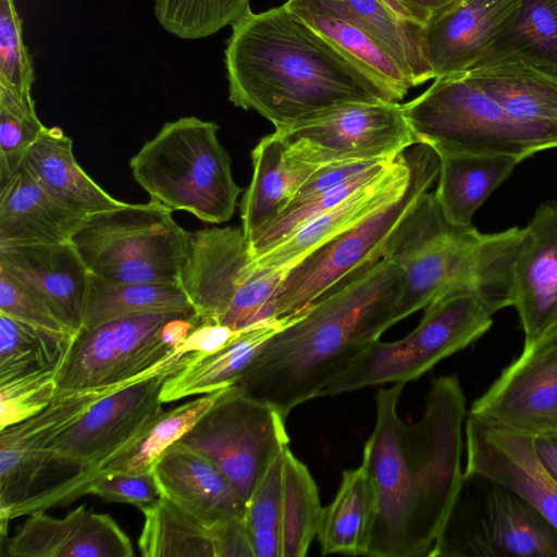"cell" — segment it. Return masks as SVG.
<instances>
[{"mask_svg": "<svg viewBox=\"0 0 557 557\" xmlns=\"http://www.w3.org/2000/svg\"><path fill=\"white\" fill-rule=\"evenodd\" d=\"M404 383L380 388L362 466L375 492L367 556L431 557L459 493L466 396L456 374L435 379L422 414L405 422Z\"/></svg>", "mask_w": 557, "mask_h": 557, "instance_id": "1", "label": "cell"}, {"mask_svg": "<svg viewBox=\"0 0 557 557\" xmlns=\"http://www.w3.org/2000/svg\"><path fill=\"white\" fill-rule=\"evenodd\" d=\"M224 55L228 100L275 128L348 104L399 102L285 3L233 24Z\"/></svg>", "mask_w": 557, "mask_h": 557, "instance_id": "2", "label": "cell"}, {"mask_svg": "<svg viewBox=\"0 0 557 557\" xmlns=\"http://www.w3.org/2000/svg\"><path fill=\"white\" fill-rule=\"evenodd\" d=\"M401 285L388 257L352 275L274 334L236 385L286 419L394 325Z\"/></svg>", "mask_w": 557, "mask_h": 557, "instance_id": "3", "label": "cell"}, {"mask_svg": "<svg viewBox=\"0 0 557 557\" xmlns=\"http://www.w3.org/2000/svg\"><path fill=\"white\" fill-rule=\"evenodd\" d=\"M521 228L482 234L443 216L433 191L395 235L385 257L403 270L394 324L456 292L474 290L490 310L512 306V265Z\"/></svg>", "mask_w": 557, "mask_h": 557, "instance_id": "4", "label": "cell"}, {"mask_svg": "<svg viewBox=\"0 0 557 557\" xmlns=\"http://www.w3.org/2000/svg\"><path fill=\"white\" fill-rule=\"evenodd\" d=\"M195 356L175 350L147 374L97 399L57 438L39 492L15 518L84 496L94 473L160 416L163 383Z\"/></svg>", "mask_w": 557, "mask_h": 557, "instance_id": "5", "label": "cell"}, {"mask_svg": "<svg viewBox=\"0 0 557 557\" xmlns=\"http://www.w3.org/2000/svg\"><path fill=\"white\" fill-rule=\"evenodd\" d=\"M219 125L196 116L165 123L131 158L135 181L170 211H186L206 223L228 221L240 188L231 157L220 143Z\"/></svg>", "mask_w": 557, "mask_h": 557, "instance_id": "6", "label": "cell"}, {"mask_svg": "<svg viewBox=\"0 0 557 557\" xmlns=\"http://www.w3.org/2000/svg\"><path fill=\"white\" fill-rule=\"evenodd\" d=\"M405 153L410 164L405 193L290 268L275 299L274 318L305 310L386 256L395 235L440 173V157L431 146L417 143Z\"/></svg>", "mask_w": 557, "mask_h": 557, "instance_id": "7", "label": "cell"}, {"mask_svg": "<svg viewBox=\"0 0 557 557\" xmlns=\"http://www.w3.org/2000/svg\"><path fill=\"white\" fill-rule=\"evenodd\" d=\"M401 106L417 143L436 152L509 154L522 161L557 147V138L512 120L467 72L435 78Z\"/></svg>", "mask_w": 557, "mask_h": 557, "instance_id": "8", "label": "cell"}, {"mask_svg": "<svg viewBox=\"0 0 557 557\" xmlns=\"http://www.w3.org/2000/svg\"><path fill=\"white\" fill-rule=\"evenodd\" d=\"M193 233L153 200L88 215L72 237L91 273L129 283L178 284Z\"/></svg>", "mask_w": 557, "mask_h": 557, "instance_id": "9", "label": "cell"}, {"mask_svg": "<svg viewBox=\"0 0 557 557\" xmlns=\"http://www.w3.org/2000/svg\"><path fill=\"white\" fill-rule=\"evenodd\" d=\"M494 313L474 290L456 292L425 307L414 330L395 342H372L320 397L384 383H408L465 349L492 326Z\"/></svg>", "mask_w": 557, "mask_h": 557, "instance_id": "10", "label": "cell"}, {"mask_svg": "<svg viewBox=\"0 0 557 557\" xmlns=\"http://www.w3.org/2000/svg\"><path fill=\"white\" fill-rule=\"evenodd\" d=\"M434 556L557 557V529L509 486L463 471Z\"/></svg>", "mask_w": 557, "mask_h": 557, "instance_id": "11", "label": "cell"}, {"mask_svg": "<svg viewBox=\"0 0 557 557\" xmlns=\"http://www.w3.org/2000/svg\"><path fill=\"white\" fill-rule=\"evenodd\" d=\"M285 418L237 385L230 386L178 441L214 461L247 503L287 448Z\"/></svg>", "mask_w": 557, "mask_h": 557, "instance_id": "12", "label": "cell"}, {"mask_svg": "<svg viewBox=\"0 0 557 557\" xmlns=\"http://www.w3.org/2000/svg\"><path fill=\"white\" fill-rule=\"evenodd\" d=\"M311 164L392 160L417 140L399 102L348 104L273 132Z\"/></svg>", "mask_w": 557, "mask_h": 557, "instance_id": "13", "label": "cell"}, {"mask_svg": "<svg viewBox=\"0 0 557 557\" xmlns=\"http://www.w3.org/2000/svg\"><path fill=\"white\" fill-rule=\"evenodd\" d=\"M189 313H144L82 327L58 370V391L122 384L148 373L174 351L163 339L164 325Z\"/></svg>", "mask_w": 557, "mask_h": 557, "instance_id": "14", "label": "cell"}, {"mask_svg": "<svg viewBox=\"0 0 557 557\" xmlns=\"http://www.w3.org/2000/svg\"><path fill=\"white\" fill-rule=\"evenodd\" d=\"M132 381L95 388L58 391L52 401L39 413L0 430L2 539L15 511L39 492L57 438L97 399Z\"/></svg>", "mask_w": 557, "mask_h": 557, "instance_id": "15", "label": "cell"}, {"mask_svg": "<svg viewBox=\"0 0 557 557\" xmlns=\"http://www.w3.org/2000/svg\"><path fill=\"white\" fill-rule=\"evenodd\" d=\"M469 413L533 436L557 432V327L524 346Z\"/></svg>", "mask_w": 557, "mask_h": 557, "instance_id": "16", "label": "cell"}, {"mask_svg": "<svg viewBox=\"0 0 557 557\" xmlns=\"http://www.w3.org/2000/svg\"><path fill=\"white\" fill-rule=\"evenodd\" d=\"M465 472L509 486L557 529V482L541 465L533 435L468 413Z\"/></svg>", "mask_w": 557, "mask_h": 557, "instance_id": "17", "label": "cell"}, {"mask_svg": "<svg viewBox=\"0 0 557 557\" xmlns=\"http://www.w3.org/2000/svg\"><path fill=\"white\" fill-rule=\"evenodd\" d=\"M512 306L531 345L557 327V202L547 200L521 228L512 265Z\"/></svg>", "mask_w": 557, "mask_h": 557, "instance_id": "18", "label": "cell"}, {"mask_svg": "<svg viewBox=\"0 0 557 557\" xmlns=\"http://www.w3.org/2000/svg\"><path fill=\"white\" fill-rule=\"evenodd\" d=\"M253 269L242 227L202 228L193 233L178 285L202 323L218 324Z\"/></svg>", "mask_w": 557, "mask_h": 557, "instance_id": "19", "label": "cell"}, {"mask_svg": "<svg viewBox=\"0 0 557 557\" xmlns=\"http://www.w3.org/2000/svg\"><path fill=\"white\" fill-rule=\"evenodd\" d=\"M141 512L145 557H255L244 518H209L164 496Z\"/></svg>", "mask_w": 557, "mask_h": 557, "instance_id": "20", "label": "cell"}, {"mask_svg": "<svg viewBox=\"0 0 557 557\" xmlns=\"http://www.w3.org/2000/svg\"><path fill=\"white\" fill-rule=\"evenodd\" d=\"M521 0H460L423 26L433 77L473 69L511 25Z\"/></svg>", "mask_w": 557, "mask_h": 557, "instance_id": "21", "label": "cell"}, {"mask_svg": "<svg viewBox=\"0 0 557 557\" xmlns=\"http://www.w3.org/2000/svg\"><path fill=\"white\" fill-rule=\"evenodd\" d=\"M0 268L40 297L72 333L79 332L90 271L72 240L0 246Z\"/></svg>", "mask_w": 557, "mask_h": 557, "instance_id": "22", "label": "cell"}, {"mask_svg": "<svg viewBox=\"0 0 557 557\" xmlns=\"http://www.w3.org/2000/svg\"><path fill=\"white\" fill-rule=\"evenodd\" d=\"M11 557H132L129 537L109 515L97 513L83 504L63 518L39 511L10 537Z\"/></svg>", "mask_w": 557, "mask_h": 557, "instance_id": "23", "label": "cell"}, {"mask_svg": "<svg viewBox=\"0 0 557 557\" xmlns=\"http://www.w3.org/2000/svg\"><path fill=\"white\" fill-rule=\"evenodd\" d=\"M409 180L410 164L404 151L380 177L253 259L255 267L261 270H289L322 245L399 198Z\"/></svg>", "mask_w": 557, "mask_h": 557, "instance_id": "24", "label": "cell"}, {"mask_svg": "<svg viewBox=\"0 0 557 557\" xmlns=\"http://www.w3.org/2000/svg\"><path fill=\"white\" fill-rule=\"evenodd\" d=\"M87 216L53 198L25 163L0 186V246L71 240Z\"/></svg>", "mask_w": 557, "mask_h": 557, "instance_id": "25", "label": "cell"}, {"mask_svg": "<svg viewBox=\"0 0 557 557\" xmlns=\"http://www.w3.org/2000/svg\"><path fill=\"white\" fill-rule=\"evenodd\" d=\"M285 5L361 29L397 61L413 87L434 79L425 53L423 26L396 16L381 0H288Z\"/></svg>", "mask_w": 557, "mask_h": 557, "instance_id": "26", "label": "cell"}, {"mask_svg": "<svg viewBox=\"0 0 557 557\" xmlns=\"http://www.w3.org/2000/svg\"><path fill=\"white\" fill-rule=\"evenodd\" d=\"M161 496L196 513L244 518L246 503L219 466L199 451L176 442L152 468Z\"/></svg>", "mask_w": 557, "mask_h": 557, "instance_id": "27", "label": "cell"}, {"mask_svg": "<svg viewBox=\"0 0 557 557\" xmlns=\"http://www.w3.org/2000/svg\"><path fill=\"white\" fill-rule=\"evenodd\" d=\"M251 161V181L240 201V227L248 243L286 210L299 187L321 168L294 156L274 133L259 140Z\"/></svg>", "mask_w": 557, "mask_h": 557, "instance_id": "28", "label": "cell"}, {"mask_svg": "<svg viewBox=\"0 0 557 557\" xmlns=\"http://www.w3.org/2000/svg\"><path fill=\"white\" fill-rule=\"evenodd\" d=\"M300 312L252 324L236 334L216 351L196 355L163 383V404L212 393L236 385L263 350L268 341L293 322Z\"/></svg>", "mask_w": 557, "mask_h": 557, "instance_id": "29", "label": "cell"}, {"mask_svg": "<svg viewBox=\"0 0 557 557\" xmlns=\"http://www.w3.org/2000/svg\"><path fill=\"white\" fill-rule=\"evenodd\" d=\"M520 125L557 138V76L516 61L467 72Z\"/></svg>", "mask_w": 557, "mask_h": 557, "instance_id": "30", "label": "cell"}, {"mask_svg": "<svg viewBox=\"0 0 557 557\" xmlns=\"http://www.w3.org/2000/svg\"><path fill=\"white\" fill-rule=\"evenodd\" d=\"M25 164L53 198L86 215L126 203L108 194L81 168L73 153L72 139L58 126H46Z\"/></svg>", "mask_w": 557, "mask_h": 557, "instance_id": "31", "label": "cell"}, {"mask_svg": "<svg viewBox=\"0 0 557 557\" xmlns=\"http://www.w3.org/2000/svg\"><path fill=\"white\" fill-rule=\"evenodd\" d=\"M437 154L440 173L434 198L445 220L456 226L472 225L475 211L521 162L509 154Z\"/></svg>", "mask_w": 557, "mask_h": 557, "instance_id": "32", "label": "cell"}, {"mask_svg": "<svg viewBox=\"0 0 557 557\" xmlns=\"http://www.w3.org/2000/svg\"><path fill=\"white\" fill-rule=\"evenodd\" d=\"M375 517V492L360 465L343 472L332 503L323 507L318 530L322 554L366 555Z\"/></svg>", "mask_w": 557, "mask_h": 557, "instance_id": "33", "label": "cell"}, {"mask_svg": "<svg viewBox=\"0 0 557 557\" xmlns=\"http://www.w3.org/2000/svg\"><path fill=\"white\" fill-rule=\"evenodd\" d=\"M153 312H195L178 284L129 283L89 273L84 329Z\"/></svg>", "mask_w": 557, "mask_h": 557, "instance_id": "34", "label": "cell"}, {"mask_svg": "<svg viewBox=\"0 0 557 557\" xmlns=\"http://www.w3.org/2000/svg\"><path fill=\"white\" fill-rule=\"evenodd\" d=\"M502 61L557 76V0H521L511 25L474 67Z\"/></svg>", "mask_w": 557, "mask_h": 557, "instance_id": "35", "label": "cell"}, {"mask_svg": "<svg viewBox=\"0 0 557 557\" xmlns=\"http://www.w3.org/2000/svg\"><path fill=\"white\" fill-rule=\"evenodd\" d=\"M222 388L163 410L132 443L107 460L91 476L85 488L98 478L119 473L152 472L157 460L178 442L227 389Z\"/></svg>", "mask_w": 557, "mask_h": 557, "instance_id": "36", "label": "cell"}, {"mask_svg": "<svg viewBox=\"0 0 557 557\" xmlns=\"http://www.w3.org/2000/svg\"><path fill=\"white\" fill-rule=\"evenodd\" d=\"M323 507L308 468L287 448L282 463V557H305Z\"/></svg>", "mask_w": 557, "mask_h": 557, "instance_id": "37", "label": "cell"}, {"mask_svg": "<svg viewBox=\"0 0 557 557\" xmlns=\"http://www.w3.org/2000/svg\"><path fill=\"white\" fill-rule=\"evenodd\" d=\"M75 335L0 313V381L39 370H59Z\"/></svg>", "mask_w": 557, "mask_h": 557, "instance_id": "38", "label": "cell"}, {"mask_svg": "<svg viewBox=\"0 0 557 557\" xmlns=\"http://www.w3.org/2000/svg\"><path fill=\"white\" fill-rule=\"evenodd\" d=\"M292 11L302 17L366 73L393 91L399 101L413 87L409 76L397 61L361 29L343 21L320 16L305 10Z\"/></svg>", "mask_w": 557, "mask_h": 557, "instance_id": "39", "label": "cell"}, {"mask_svg": "<svg viewBox=\"0 0 557 557\" xmlns=\"http://www.w3.org/2000/svg\"><path fill=\"white\" fill-rule=\"evenodd\" d=\"M159 24L181 39L214 35L235 24L250 10V0H154Z\"/></svg>", "mask_w": 557, "mask_h": 557, "instance_id": "40", "label": "cell"}, {"mask_svg": "<svg viewBox=\"0 0 557 557\" xmlns=\"http://www.w3.org/2000/svg\"><path fill=\"white\" fill-rule=\"evenodd\" d=\"M45 128L32 94L21 95L0 86V186L24 165Z\"/></svg>", "mask_w": 557, "mask_h": 557, "instance_id": "41", "label": "cell"}, {"mask_svg": "<svg viewBox=\"0 0 557 557\" xmlns=\"http://www.w3.org/2000/svg\"><path fill=\"white\" fill-rule=\"evenodd\" d=\"M283 454L268 468L246 503L245 523L255 557H282Z\"/></svg>", "mask_w": 557, "mask_h": 557, "instance_id": "42", "label": "cell"}, {"mask_svg": "<svg viewBox=\"0 0 557 557\" xmlns=\"http://www.w3.org/2000/svg\"><path fill=\"white\" fill-rule=\"evenodd\" d=\"M57 373L39 370L0 381V430L45 409L58 393Z\"/></svg>", "mask_w": 557, "mask_h": 557, "instance_id": "43", "label": "cell"}, {"mask_svg": "<svg viewBox=\"0 0 557 557\" xmlns=\"http://www.w3.org/2000/svg\"><path fill=\"white\" fill-rule=\"evenodd\" d=\"M287 271L261 270L255 267L218 324L240 331L274 318L275 299Z\"/></svg>", "mask_w": 557, "mask_h": 557, "instance_id": "44", "label": "cell"}, {"mask_svg": "<svg viewBox=\"0 0 557 557\" xmlns=\"http://www.w3.org/2000/svg\"><path fill=\"white\" fill-rule=\"evenodd\" d=\"M22 35L15 0H0V86L30 95L36 76Z\"/></svg>", "mask_w": 557, "mask_h": 557, "instance_id": "45", "label": "cell"}, {"mask_svg": "<svg viewBox=\"0 0 557 557\" xmlns=\"http://www.w3.org/2000/svg\"><path fill=\"white\" fill-rule=\"evenodd\" d=\"M0 313L49 331L74 334L60 322L40 297L2 268Z\"/></svg>", "mask_w": 557, "mask_h": 557, "instance_id": "46", "label": "cell"}, {"mask_svg": "<svg viewBox=\"0 0 557 557\" xmlns=\"http://www.w3.org/2000/svg\"><path fill=\"white\" fill-rule=\"evenodd\" d=\"M87 494L104 502L129 504L140 510L161 497L152 472L119 473L98 478L88 485Z\"/></svg>", "mask_w": 557, "mask_h": 557, "instance_id": "47", "label": "cell"}, {"mask_svg": "<svg viewBox=\"0 0 557 557\" xmlns=\"http://www.w3.org/2000/svg\"><path fill=\"white\" fill-rule=\"evenodd\" d=\"M380 161L385 160L342 161L319 168L299 187L284 212L321 196Z\"/></svg>", "mask_w": 557, "mask_h": 557, "instance_id": "48", "label": "cell"}, {"mask_svg": "<svg viewBox=\"0 0 557 557\" xmlns=\"http://www.w3.org/2000/svg\"><path fill=\"white\" fill-rule=\"evenodd\" d=\"M237 331L215 323H201L176 349L183 354L209 355L223 347Z\"/></svg>", "mask_w": 557, "mask_h": 557, "instance_id": "49", "label": "cell"}, {"mask_svg": "<svg viewBox=\"0 0 557 557\" xmlns=\"http://www.w3.org/2000/svg\"><path fill=\"white\" fill-rule=\"evenodd\" d=\"M410 21L424 26L460 0H396Z\"/></svg>", "mask_w": 557, "mask_h": 557, "instance_id": "50", "label": "cell"}, {"mask_svg": "<svg viewBox=\"0 0 557 557\" xmlns=\"http://www.w3.org/2000/svg\"><path fill=\"white\" fill-rule=\"evenodd\" d=\"M533 445L541 465L557 482V432L534 436Z\"/></svg>", "mask_w": 557, "mask_h": 557, "instance_id": "51", "label": "cell"}, {"mask_svg": "<svg viewBox=\"0 0 557 557\" xmlns=\"http://www.w3.org/2000/svg\"><path fill=\"white\" fill-rule=\"evenodd\" d=\"M387 8L388 10L394 13L396 16L400 17V18H405V20H408V16H407V13L405 12V10L400 7V4L396 1V0H381Z\"/></svg>", "mask_w": 557, "mask_h": 557, "instance_id": "52", "label": "cell"}]
</instances>
